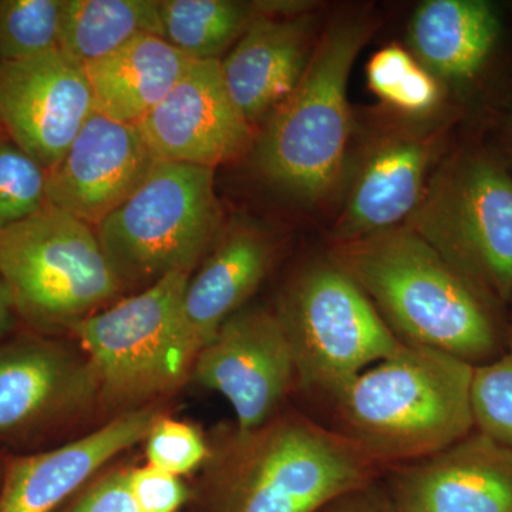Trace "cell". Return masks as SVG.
<instances>
[{"label": "cell", "instance_id": "6da1fadb", "mask_svg": "<svg viewBox=\"0 0 512 512\" xmlns=\"http://www.w3.org/2000/svg\"><path fill=\"white\" fill-rule=\"evenodd\" d=\"M330 259L356 282L396 338L473 366L508 345L500 308L406 224L340 242Z\"/></svg>", "mask_w": 512, "mask_h": 512}, {"label": "cell", "instance_id": "7a4b0ae2", "mask_svg": "<svg viewBox=\"0 0 512 512\" xmlns=\"http://www.w3.org/2000/svg\"><path fill=\"white\" fill-rule=\"evenodd\" d=\"M474 366L456 356L406 346L333 393L338 429L377 467L439 453L474 427Z\"/></svg>", "mask_w": 512, "mask_h": 512}, {"label": "cell", "instance_id": "3957f363", "mask_svg": "<svg viewBox=\"0 0 512 512\" xmlns=\"http://www.w3.org/2000/svg\"><path fill=\"white\" fill-rule=\"evenodd\" d=\"M375 30V16L359 9L320 33L298 86L251 148L254 171L272 190L313 205L338 188L350 134V70Z\"/></svg>", "mask_w": 512, "mask_h": 512}, {"label": "cell", "instance_id": "277c9868", "mask_svg": "<svg viewBox=\"0 0 512 512\" xmlns=\"http://www.w3.org/2000/svg\"><path fill=\"white\" fill-rule=\"evenodd\" d=\"M222 466L229 512H319L373 483L379 468L339 431L279 413L237 431Z\"/></svg>", "mask_w": 512, "mask_h": 512}, {"label": "cell", "instance_id": "5b68a950", "mask_svg": "<svg viewBox=\"0 0 512 512\" xmlns=\"http://www.w3.org/2000/svg\"><path fill=\"white\" fill-rule=\"evenodd\" d=\"M497 308L512 293V174L485 146L440 161L406 222Z\"/></svg>", "mask_w": 512, "mask_h": 512}, {"label": "cell", "instance_id": "8992f818", "mask_svg": "<svg viewBox=\"0 0 512 512\" xmlns=\"http://www.w3.org/2000/svg\"><path fill=\"white\" fill-rule=\"evenodd\" d=\"M222 212L215 170L158 161L144 184L96 227L123 286L191 272L217 241Z\"/></svg>", "mask_w": 512, "mask_h": 512}, {"label": "cell", "instance_id": "52a82bcc", "mask_svg": "<svg viewBox=\"0 0 512 512\" xmlns=\"http://www.w3.org/2000/svg\"><path fill=\"white\" fill-rule=\"evenodd\" d=\"M0 279L43 329L72 328L124 288L92 225L50 204L0 232Z\"/></svg>", "mask_w": 512, "mask_h": 512}, {"label": "cell", "instance_id": "ba28073f", "mask_svg": "<svg viewBox=\"0 0 512 512\" xmlns=\"http://www.w3.org/2000/svg\"><path fill=\"white\" fill-rule=\"evenodd\" d=\"M275 313L291 345L296 386L309 392L332 396L403 346L363 289L330 258L302 268Z\"/></svg>", "mask_w": 512, "mask_h": 512}, {"label": "cell", "instance_id": "9c48e42d", "mask_svg": "<svg viewBox=\"0 0 512 512\" xmlns=\"http://www.w3.org/2000/svg\"><path fill=\"white\" fill-rule=\"evenodd\" d=\"M190 276L171 272L143 292L72 326L107 402H146L170 392L190 372L183 328Z\"/></svg>", "mask_w": 512, "mask_h": 512}, {"label": "cell", "instance_id": "30bf717a", "mask_svg": "<svg viewBox=\"0 0 512 512\" xmlns=\"http://www.w3.org/2000/svg\"><path fill=\"white\" fill-rule=\"evenodd\" d=\"M192 372L202 387L228 400L239 433L274 419L296 386L285 330L276 313L258 308L232 315L195 356Z\"/></svg>", "mask_w": 512, "mask_h": 512}, {"label": "cell", "instance_id": "8fae6325", "mask_svg": "<svg viewBox=\"0 0 512 512\" xmlns=\"http://www.w3.org/2000/svg\"><path fill=\"white\" fill-rule=\"evenodd\" d=\"M94 113L83 64L62 50L0 62V128L46 171L62 160Z\"/></svg>", "mask_w": 512, "mask_h": 512}, {"label": "cell", "instance_id": "7c38bea8", "mask_svg": "<svg viewBox=\"0 0 512 512\" xmlns=\"http://www.w3.org/2000/svg\"><path fill=\"white\" fill-rule=\"evenodd\" d=\"M138 128L158 161L212 170L248 153L255 141L254 127L228 92L221 60H194Z\"/></svg>", "mask_w": 512, "mask_h": 512}, {"label": "cell", "instance_id": "4fadbf2b", "mask_svg": "<svg viewBox=\"0 0 512 512\" xmlns=\"http://www.w3.org/2000/svg\"><path fill=\"white\" fill-rule=\"evenodd\" d=\"M157 163L138 126L94 113L47 171V204L97 227L144 184Z\"/></svg>", "mask_w": 512, "mask_h": 512}, {"label": "cell", "instance_id": "5bb4252c", "mask_svg": "<svg viewBox=\"0 0 512 512\" xmlns=\"http://www.w3.org/2000/svg\"><path fill=\"white\" fill-rule=\"evenodd\" d=\"M447 124L387 134L367 151L332 238L336 244L406 224L419 207L446 146Z\"/></svg>", "mask_w": 512, "mask_h": 512}, {"label": "cell", "instance_id": "9a60e30c", "mask_svg": "<svg viewBox=\"0 0 512 512\" xmlns=\"http://www.w3.org/2000/svg\"><path fill=\"white\" fill-rule=\"evenodd\" d=\"M389 474L399 512H512V450L478 430Z\"/></svg>", "mask_w": 512, "mask_h": 512}, {"label": "cell", "instance_id": "2e32d148", "mask_svg": "<svg viewBox=\"0 0 512 512\" xmlns=\"http://www.w3.org/2000/svg\"><path fill=\"white\" fill-rule=\"evenodd\" d=\"M505 35L503 9L490 0H427L414 10L407 42L447 93L470 100L493 74Z\"/></svg>", "mask_w": 512, "mask_h": 512}, {"label": "cell", "instance_id": "e0dca14e", "mask_svg": "<svg viewBox=\"0 0 512 512\" xmlns=\"http://www.w3.org/2000/svg\"><path fill=\"white\" fill-rule=\"evenodd\" d=\"M96 394L89 360L63 346L40 338L0 345V440L77 412Z\"/></svg>", "mask_w": 512, "mask_h": 512}, {"label": "cell", "instance_id": "ac0fdd59", "mask_svg": "<svg viewBox=\"0 0 512 512\" xmlns=\"http://www.w3.org/2000/svg\"><path fill=\"white\" fill-rule=\"evenodd\" d=\"M318 32L312 10L259 16L221 60L228 92L252 127L265 123L298 86Z\"/></svg>", "mask_w": 512, "mask_h": 512}, {"label": "cell", "instance_id": "d6986e66", "mask_svg": "<svg viewBox=\"0 0 512 512\" xmlns=\"http://www.w3.org/2000/svg\"><path fill=\"white\" fill-rule=\"evenodd\" d=\"M158 419L153 409H131L82 439L10 461L0 490V512H52L110 460L146 440Z\"/></svg>", "mask_w": 512, "mask_h": 512}, {"label": "cell", "instance_id": "ffe728a7", "mask_svg": "<svg viewBox=\"0 0 512 512\" xmlns=\"http://www.w3.org/2000/svg\"><path fill=\"white\" fill-rule=\"evenodd\" d=\"M214 245L184 292V346L191 363L264 282L276 249L271 232L242 220L232 222Z\"/></svg>", "mask_w": 512, "mask_h": 512}, {"label": "cell", "instance_id": "44dd1931", "mask_svg": "<svg viewBox=\"0 0 512 512\" xmlns=\"http://www.w3.org/2000/svg\"><path fill=\"white\" fill-rule=\"evenodd\" d=\"M192 62L163 36L134 37L116 52L84 66L94 110L138 126L180 82Z\"/></svg>", "mask_w": 512, "mask_h": 512}, {"label": "cell", "instance_id": "7402d4cb", "mask_svg": "<svg viewBox=\"0 0 512 512\" xmlns=\"http://www.w3.org/2000/svg\"><path fill=\"white\" fill-rule=\"evenodd\" d=\"M141 35L163 36L158 0H62L59 49L83 66Z\"/></svg>", "mask_w": 512, "mask_h": 512}, {"label": "cell", "instance_id": "603a6c76", "mask_svg": "<svg viewBox=\"0 0 512 512\" xmlns=\"http://www.w3.org/2000/svg\"><path fill=\"white\" fill-rule=\"evenodd\" d=\"M163 37L185 56L221 60L262 15L258 2L158 0Z\"/></svg>", "mask_w": 512, "mask_h": 512}, {"label": "cell", "instance_id": "cb8c5ba5", "mask_svg": "<svg viewBox=\"0 0 512 512\" xmlns=\"http://www.w3.org/2000/svg\"><path fill=\"white\" fill-rule=\"evenodd\" d=\"M369 89L389 109L410 119H424L439 110L447 96L443 84L402 46L383 47L366 67Z\"/></svg>", "mask_w": 512, "mask_h": 512}, {"label": "cell", "instance_id": "d4e9b609", "mask_svg": "<svg viewBox=\"0 0 512 512\" xmlns=\"http://www.w3.org/2000/svg\"><path fill=\"white\" fill-rule=\"evenodd\" d=\"M62 0H0V62L59 49Z\"/></svg>", "mask_w": 512, "mask_h": 512}, {"label": "cell", "instance_id": "484cf974", "mask_svg": "<svg viewBox=\"0 0 512 512\" xmlns=\"http://www.w3.org/2000/svg\"><path fill=\"white\" fill-rule=\"evenodd\" d=\"M471 410L476 430L512 450V333L497 359L474 366Z\"/></svg>", "mask_w": 512, "mask_h": 512}, {"label": "cell", "instance_id": "4316f807", "mask_svg": "<svg viewBox=\"0 0 512 512\" xmlns=\"http://www.w3.org/2000/svg\"><path fill=\"white\" fill-rule=\"evenodd\" d=\"M47 205V171L12 141L0 140V232Z\"/></svg>", "mask_w": 512, "mask_h": 512}, {"label": "cell", "instance_id": "83f0119b", "mask_svg": "<svg viewBox=\"0 0 512 512\" xmlns=\"http://www.w3.org/2000/svg\"><path fill=\"white\" fill-rule=\"evenodd\" d=\"M146 440L148 464L173 476L190 473L208 456L200 431L181 421L158 417Z\"/></svg>", "mask_w": 512, "mask_h": 512}, {"label": "cell", "instance_id": "f1b7e54d", "mask_svg": "<svg viewBox=\"0 0 512 512\" xmlns=\"http://www.w3.org/2000/svg\"><path fill=\"white\" fill-rule=\"evenodd\" d=\"M128 487L140 512H177L187 498L180 477L150 466L127 471Z\"/></svg>", "mask_w": 512, "mask_h": 512}, {"label": "cell", "instance_id": "f546056e", "mask_svg": "<svg viewBox=\"0 0 512 512\" xmlns=\"http://www.w3.org/2000/svg\"><path fill=\"white\" fill-rule=\"evenodd\" d=\"M70 512H140L128 487L127 471L101 478Z\"/></svg>", "mask_w": 512, "mask_h": 512}, {"label": "cell", "instance_id": "4dcf8cb0", "mask_svg": "<svg viewBox=\"0 0 512 512\" xmlns=\"http://www.w3.org/2000/svg\"><path fill=\"white\" fill-rule=\"evenodd\" d=\"M332 508L333 512H399L390 495L377 488L375 481L340 498Z\"/></svg>", "mask_w": 512, "mask_h": 512}, {"label": "cell", "instance_id": "1f68e13d", "mask_svg": "<svg viewBox=\"0 0 512 512\" xmlns=\"http://www.w3.org/2000/svg\"><path fill=\"white\" fill-rule=\"evenodd\" d=\"M494 147H488L512 174V109L498 123Z\"/></svg>", "mask_w": 512, "mask_h": 512}, {"label": "cell", "instance_id": "d6a6232c", "mask_svg": "<svg viewBox=\"0 0 512 512\" xmlns=\"http://www.w3.org/2000/svg\"><path fill=\"white\" fill-rule=\"evenodd\" d=\"M18 311L8 285L0 279V339L8 335L15 326Z\"/></svg>", "mask_w": 512, "mask_h": 512}, {"label": "cell", "instance_id": "836d02e7", "mask_svg": "<svg viewBox=\"0 0 512 512\" xmlns=\"http://www.w3.org/2000/svg\"><path fill=\"white\" fill-rule=\"evenodd\" d=\"M510 303H512V293H511V299H510Z\"/></svg>", "mask_w": 512, "mask_h": 512}]
</instances>
